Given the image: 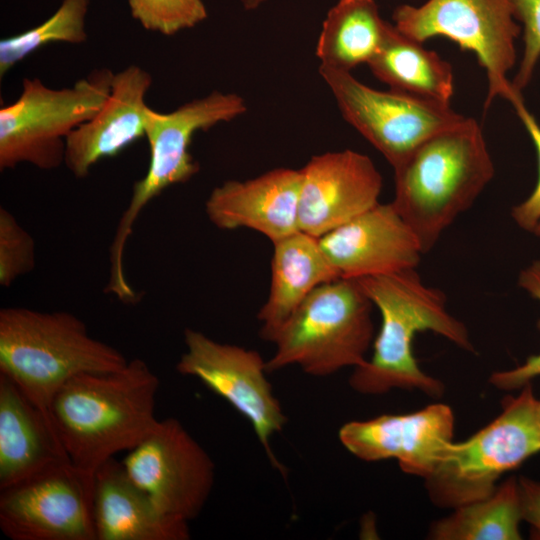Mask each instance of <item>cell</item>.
<instances>
[{"label": "cell", "mask_w": 540, "mask_h": 540, "mask_svg": "<svg viewBox=\"0 0 540 540\" xmlns=\"http://www.w3.org/2000/svg\"><path fill=\"white\" fill-rule=\"evenodd\" d=\"M159 380L142 359L119 370L83 373L55 395L50 416L71 464L90 483L97 469L131 450L159 424Z\"/></svg>", "instance_id": "6da1fadb"}, {"label": "cell", "mask_w": 540, "mask_h": 540, "mask_svg": "<svg viewBox=\"0 0 540 540\" xmlns=\"http://www.w3.org/2000/svg\"><path fill=\"white\" fill-rule=\"evenodd\" d=\"M357 280L379 310L381 327L372 356L353 368L350 387L363 395L415 389L431 397L442 396L443 383L425 373L413 354L416 334L432 331L475 352L465 324L448 312L445 294L426 285L416 268Z\"/></svg>", "instance_id": "7a4b0ae2"}, {"label": "cell", "mask_w": 540, "mask_h": 540, "mask_svg": "<svg viewBox=\"0 0 540 540\" xmlns=\"http://www.w3.org/2000/svg\"><path fill=\"white\" fill-rule=\"evenodd\" d=\"M393 169L392 204L424 254L473 205L495 174L482 129L470 117L424 140Z\"/></svg>", "instance_id": "3957f363"}, {"label": "cell", "mask_w": 540, "mask_h": 540, "mask_svg": "<svg viewBox=\"0 0 540 540\" xmlns=\"http://www.w3.org/2000/svg\"><path fill=\"white\" fill-rule=\"evenodd\" d=\"M127 363L119 350L93 338L72 313L24 307L0 310V373L52 425L51 404L65 383L83 373L119 370Z\"/></svg>", "instance_id": "277c9868"}, {"label": "cell", "mask_w": 540, "mask_h": 540, "mask_svg": "<svg viewBox=\"0 0 540 540\" xmlns=\"http://www.w3.org/2000/svg\"><path fill=\"white\" fill-rule=\"evenodd\" d=\"M373 304L357 279L339 278L318 286L279 329L268 372L290 365L326 377L366 361L373 342Z\"/></svg>", "instance_id": "5b68a950"}, {"label": "cell", "mask_w": 540, "mask_h": 540, "mask_svg": "<svg viewBox=\"0 0 540 540\" xmlns=\"http://www.w3.org/2000/svg\"><path fill=\"white\" fill-rule=\"evenodd\" d=\"M540 452L538 399L530 383L504 402L502 412L463 442H451L424 479L432 503L457 508L484 499L497 480Z\"/></svg>", "instance_id": "8992f818"}, {"label": "cell", "mask_w": 540, "mask_h": 540, "mask_svg": "<svg viewBox=\"0 0 540 540\" xmlns=\"http://www.w3.org/2000/svg\"><path fill=\"white\" fill-rule=\"evenodd\" d=\"M113 76L109 68H97L59 89L25 78L19 97L0 109V169L28 163L53 170L64 164L67 137L103 107Z\"/></svg>", "instance_id": "52a82bcc"}, {"label": "cell", "mask_w": 540, "mask_h": 540, "mask_svg": "<svg viewBox=\"0 0 540 540\" xmlns=\"http://www.w3.org/2000/svg\"><path fill=\"white\" fill-rule=\"evenodd\" d=\"M247 110L246 101L236 93L212 91L161 113L149 107L145 137L150 148L146 174L133 185L129 203L122 213L109 250V282L122 286L127 282L124 254L134 224L145 206L166 188L191 179L199 170L189 152L197 131L234 120Z\"/></svg>", "instance_id": "ba28073f"}, {"label": "cell", "mask_w": 540, "mask_h": 540, "mask_svg": "<svg viewBox=\"0 0 540 540\" xmlns=\"http://www.w3.org/2000/svg\"><path fill=\"white\" fill-rule=\"evenodd\" d=\"M392 19L401 33L418 42L445 37L474 53L487 77L485 110L496 97L512 105L523 100L507 78L521 33L511 0H427L420 6H397Z\"/></svg>", "instance_id": "9c48e42d"}, {"label": "cell", "mask_w": 540, "mask_h": 540, "mask_svg": "<svg viewBox=\"0 0 540 540\" xmlns=\"http://www.w3.org/2000/svg\"><path fill=\"white\" fill-rule=\"evenodd\" d=\"M343 118L394 168L430 136L465 118L442 104L392 89L383 91L351 72L319 66Z\"/></svg>", "instance_id": "30bf717a"}, {"label": "cell", "mask_w": 540, "mask_h": 540, "mask_svg": "<svg viewBox=\"0 0 540 540\" xmlns=\"http://www.w3.org/2000/svg\"><path fill=\"white\" fill-rule=\"evenodd\" d=\"M121 462L160 515L186 525L200 514L215 482L213 460L175 418L160 421Z\"/></svg>", "instance_id": "8fae6325"}, {"label": "cell", "mask_w": 540, "mask_h": 540, "mask_svg": "<svg viewBox=\"0 0 540 540\" xmlns=\"http://www.w3.org/2000/svg\"><path fill=\"white\" fill-rule=\"evenodd\" d=\"M184 342L186 349L176 370L199 379L245 417L271 464L284 473L270 441L282 431L287 417L266 377V361L255 350L215 341L191 328L185 329Z\"/></svg>", "instance_id": "7c38bea8"}, {"label": "cell", "mask_w": 540, "mask_h": 540, "mask_svg": "<svg viewBox=\"0 0 540 540\" xmlns=\"http://www.w3.org/2000/svg\"><path fill=\"white\" fill-rule=\"evenodd\" d=\"M0 528L12 540H96L93 483L70 462L0 490Z\"/></svg>", "instance_id": "4fadbf2b"}, {"label": "cell", "mask_w": 540, "mask_h": 540, "mask_svg": "<svg viewBox=\"0 0 540 540\" xmlns=\"http://www.w3.org/2000/svg\"><path fill=\"white\" fill-rule=\"evenodd\" d=\"M455 417L443 403L407 414H383L341 426V444L367 461L397 460L403 472L427 478L443 451L453 441Z\"/></svg>", "instance_id": "5bb4252c"}, {"label": "cell", "mask_w": 540, "mask_h": 540, "mask_svg": "<svg viewBox=\"0 0 540 540\" xmlns=\"http://www.w3.org/2000/svg\"><path fill=\"white\" fill-rule=\"evenodd\" d=\"M299 230L320 238L379 203L383 179L354 150L315 155L300 169Z\"/></svg>", "instance_id": "9a60e30c"}, {"label": "cell", "mask_w": 540, "mask_h": 540, "mask_svg": "<svg viewBox=\"0 0 540 540\" xmlns=\"http://www.w3.org/2000/svg\"><path fill=\"white\" fill-rule=\"evenodd\" d=\"M318 239L340 278L360 279L416 268L424 254L392 202H379Z\"/></svg>", "instance_id": "2e32d148"}, {"label": "cell", "mask_w": 540, "mask_h": 540, "mask_svg": "<svg viewBox=\"0 0 540 540\" xmlns=\"http://www.w3.org/2000/svg\"><path fill=\"white\" fill-rule=\"evenodd\" d=\"M151 85V74L138 65L114 73L103 107L66 139L64 164L75 177H86L97 162L145 137V99Z\"/></svg>", "instance_id": "e0dca14e"}, {"label": "cell", "mask_w": 540, "mask_h": 540, "mask_svg": "<svg viewBox=\"0 0 540 540\" xmlns=\"http://www.w3.org/2000/svg\"><path fill=\"white\" fill-rule=\"evenodd\" d=\"M300 169L275 168L255 178L228 180L205 202L210 222L222 230L248 228L275 242L296 231Z\"/></svg>", "instance_id": "ac0fdd59"}, {"label": "cell", "mask_w": 540, "mask_h": 540, "mask_svg": "<svg viewBox=\"0 0 540 540\" xmlns=\"http://www.w3.org/2000/svg\"><path fill=\"white\" fill-rule=\"evenodd\" d=\"M92 514L96 540H188L191 535L189 525L157 512L114 457L94 474Z\"/></svg>", "instance_id": "d6986e66"}, {"label": "cell", "mask_w": 540, "mask_h": 540, "mask_svg": "<svg viewBox=\"0 0 540 540\" xmlns=\"http://www.w3.org/2000/svg\"><path fill=\"white\" fill-rule=\"evenodd\" d=\"M62 462L70 460L53 425L0 373V490Z\"/></svg>", "instance_id": "ffe728a7"}, {"label": "cell", "mask_w": 540, "mask_h": 540, "mask_svg": "<svg viewBox=\"0 0 540 540\" xmlns=\"http://www.w3.org/2000/svg\"><path fill=\"white\" fill-rule=\"evenodd\" d=\"M339 278L318 238L299 230L273 242L269 294L257 316L260 336L271 342L313 290Z\"/></svg>", "instance_id": "44dd1931"}, {"label": "cell", "mask_w": 540, "mask_h": 540, "mask_svg": "<svg viewBox=\"0 0 540 540\" xmlns=\"http://www.w3.org/2000/svg\"><path fill=\"white\" fill-rule=\"evenodd\" d=\"M389 89L442 104L454 94L452 65L437 52L389 24L385 40L367 64Z\"/></svg>", "instance_id": "7402d4cb"}, {"label": "cell", "mask_w": 540, "mask_h": 540, "mask_svg": "<svg viewBox=\"0 0 540 540\" xmlns=\"http://www.w3.org/2000/svg\"><path fill=\"white\" fill-rule=\"evenodd\" d=\"M375 0H339L327 13L316 45L320 66L351 72L380 50L389 27Z\"/></svg>", "instance_id": "603a6c76"}, {"label": "cell", "mask_w": 540, "mask_h": 540, "mask_svg": "<svg viewBox=\"0 0 540 540\" xmlns=\"http://www.w3.org/2000/svg\"><path fill=\"white\" fill-rule=\"evenodd\" d=\"M522 514L518 478L512 476L488 497L454 508L432 523L433 540H519Z\"/></svg>", "instance_id": "cb8c5ba5"}, {"label": "cell", "mask_w": 540, "mask_h": 540, "mask_svg": "<svg viewBox=\"0 0 540 540\" xmlns=\"http://www.w3.org/2000/svg\"><path fill=\"white\" fill-rule=\"evenodd\" d=\"M91 0H63L41 24L0 41V76L39 49L52 43L86 42V16Z\"/></svg>", "instance_id": "d4e9b609"}, {"label": "cell", "mask_w": 540, "mask_h": 540, "mask_svg": "<svg viewBox=\"0 0 540 540\" xmlns=\"http://www.w3.org/2000/svg\"><path fill=\"white\" fill-rule=\"evenodd\" d=\"M129 10L145 30L173 36L207 18L204 0H127Z\"/></svg>", "instance_id": "484cf974"}, {"label": "cell", "mask_w": 540, "mask_h": 540, "mask_svg": "<svg viewBox=\"0 0 540 540\" xmlns=\"http://www.w3.org/2000/svg\"><path fill=\"white\" fill-rule=\"evenodd\" d=\"M35 242L16 217L0 208V285L10 287L36 264Z\"/></svg>", "instance_id": "4316f807"}, {"label": "cell", "mask_w": 540, "mask_h": 540, "mask_svg": "<svg viewBox=\"0 0 540 540\" xmlns=\"http://www.w3.org/2000/svg\"><path fill=\"white\" fill-rule=\"evenodd\" d=\"M514 15L523 27L524 49L511 85L516 93L530 83L540 59V0H511Z\"/></svg>", "instance_id": "83f0119b"}, {"label": "cell", "mask_w": 540, "mask_h": 540, "mask_svg": "<svg viewBox=\"0 0 540 540\" xmlns=\"http://www.w3.org/2000/svg\"><path fill=\"white\" fill-rule=\"evenodd\" d=\"M519 286L540 302V260H535L524 268L518 277ZM540 376V353L512 369L497 371L490 376V383L500 390L521 389Z\"/></svg>", "instance_id": "f1b7e54d"}, {"label": "cell", "mask_w": 540, "mask_h": 540, "mask_svg": "<svg viewBox=\"0 0 540 540\" xmlns=\"http://www.w3.org/2000/svg\"><path fill=\"white\" fill-rule=\"evenodd\" d=\"M525 126L537 152L538 179L531 194L511 210L515 223L526 232L540 239V125L521 100L513 105Z\"/></svg>", "instance_id": "f546056e"}, {"label": "cell", "mask_w": 540, "mask_h": 540, "mask_svg": "<svg viewBox=\"0 0 540 540\" xmlns=\"http://www.w3.org/2000/svg\"><path fill=\"white\" fill-rule=\"evenodd\" d=\"M522 520L527 522L540 539V482L528 477L518 478Z\"/></svg>", "instance_id": "4dcf8cb0"}, {"label": "cell", "mask_w": 540, "mask_h": 540, "mask_svg": "<svg viewBox=\"0 0 540 540\" xmlns=\"http://www.w3.org/2000/svg\"><path fill=\"white\" fill-rule=\"evenodd\" d=\"M244 9L252 11L261 6L265 0H238Z\"/></svg>", "instance_id": "1f68e13d"}, {"label": "cell", "mask_w": 540, "mask_h": 540, "mask_svg": "<svg viewBox=\"0 0 540 540\" xmlns=\"http://www.w3.org/2000/svg\"><path fill=\"white\" fill-rule=\"evenodd\" d=\"M538 417L540 422V399H538Z\"/></svg>", "instance_id": "d6a6232c"}]
</instances>
